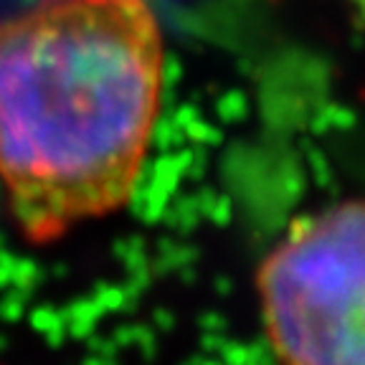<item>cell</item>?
Returning <instances> with one entry per match:
<instances>
[{
  "mask_svg": "<svg viewBox=\"0 0 365 365\" xmlns=\"http://www.w3.org/2000/svg\"><path fill=\"white\" fill-rule=\"evenodd\" d=\"M160 89L150 0H38L0 21V188L26 241L130 200Z\"/></svg>",
  "mask_w": 365,
  "mask_h": 365,
  "instance_id": "cell-1",
  "label": "cell"
},
{
  "mask_svg": "<svg viewBox=\"0 0 365 365\" xmlns=\"http://www.w3.org/2000/svg\"><path fill=\"white\" fill-rule=\"evenodd\" d=\"M259 292L287 365H365V200L297 226L267 257Z\"/></svg>",
  "mask_w": 365,
  "mask_h": 365,
  "instance_id": "cell-2",
  "label": "cell"
},
{
  "mask_svg": "<svg viewBox=\"0 0 365 365\" xmlns=\"http://www.w3.org/2000/svg\"><path fill=\"white\" fill-rule=\"evenodd\" d=\"M353 3L360 8V13H363V16H365V0H353Z\"/></svg>",
  "mask_w": 365,
  "mask_h": 365,
  "instance_id": "cell-3",
  "label": "cell"
}]
</instances>
